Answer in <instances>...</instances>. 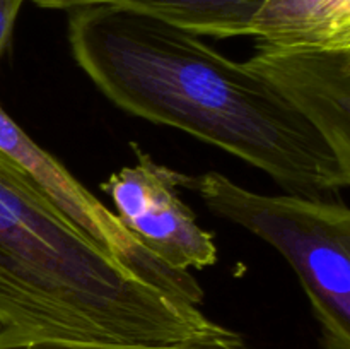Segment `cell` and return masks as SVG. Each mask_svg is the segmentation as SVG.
Segmentation results:
<instances>
[{
  "label": "cell",
  "instance_id": "obj_1",
  "mask_svg": "<svg viewBox=\"0 0 350 349\" xmlns=\"http://www.w3.org/2000/svg\"><path fill=\"white\" fill-rule=\"evenodd\" d=\"M67 12L72 57L123 112L239 157L286 194L335 198L350 185V166L320 130L269 81L202 36L122 7Z\"/></svg>",
  "mask_w": 350,
  "mask_h": 349
},
{
  "label": "cell",
  "instance_id": "obj_5",
  "mask_svg": "<svg viewBox=\"0 0 350 349\" xmlns=\"http://www.w3.org/2000/svg\"><path fill=\"white\" fill-rule=\"evenodd\" d=\"M0 153L19 164L55 205L91 240L146 283L176 294L187 284L183 272L164 266L116 214L84 187L57 157L38 146L0 106Z\"/></svg>",
  "mask_w": 350,
  "mask_h": 349
},
{
  "label": "cell",
  "instance_id": "obj_4",
  "mask_svg": "<svg viewBox=\"0 0 350 349\" xmlns=\"http://www.w3.org/2000/svg\"><path fill=\"white\" fill-rule=\"evenodd\" d=\"M133 151L139 163L101 183L116 218L170 269L188 272L214 266V235L198 226L193 211L178 195L181 173L157 164L135 144Z\"/></svg>",
  "mask_w": 350,
  "mask_h": 349
},
{
  "label": "cell",
  "instance_id": "obj_10",
  "mask_svg": "<svg viewBox=\"0 0 350 349\" xmlns=\"http://www.w3.org/2000/svg\"><path fill=\"white\" fill-rule=\"evenodd\" d=\"M26 0H0V60L12 40L17 16Z\"/></svg>",
  "mask_w": 350,
  "mask_h": 349
},
{
  "label": "cell",
  "instance_id": "obj_6",
  "mask_svg": "<svg viewBox=\"0 0 350 349\" xmlns=\"http://www.w3.org/2000/svg\"><path fill=\"white\" fill-rule=\"evenodd\" d=\"M255 50L243 64L296 106L350 166V50Z\"/></svg>",
  "mask_w": 350,
  "mask_h": 349
},
{
  "label": "cell",
  "instance_id": "obj_7",
  "mask_svg": "<svg viewBox=\"0 0 350 349\" xmlns=\"http://www.w3.org/2000/svg\"><path fill=\"white\" fill-rule=\"evenodd\" d=\"M243 36L277 50H350V0H263Z\"/></svg>",
  "mask_w": 350,
  "mask_h": 349
},
{
  "label": "cell",
  "instance_id": "obj_9",
  "mask_svg": "<svg viewBox=\"0 0 350 349\" xmlns=\"http://www.w3.org/2000/svg\"><path fill=\"white\" fill-rule=\"evenodd\" d=\"M0 349H253L239 332L224 325L212 324L211 327L183 339L161 346H111L88 344V342L57 341V339L33 337L0 331Z\"/></svg>",
  "mask_w": 350,
  "mask_h": 349
},
{
  "label": "cell",
  "instance_id": "obj_2",
  "mask_svg": "<svg viewBox=\"0 0 350 349\" xmlns=\"http://www.w3.org/2000/svg\"><path fill=\"white\" fill-rule=\"evenodd\" d=\"M214 320L91 242L0 153V331L57 341L161 346Z\"/></svg>",
  "mask_w": 350,
  "mask_h": 349
},
{
  "label": "cell",
  "instance_id": "obj_3",
  "mask_svg": "<svg viewBox=\"0 0 350 349\" xmlns=\"http://www.w3.org/2000/svg\"><path fill=\"white\" fill-rule=\"evenodd\" d=\"M211 212L273 246L297 274L323 349H350V211L335 198L265 195L217 171L181 173Z\"/></svg>",
  "mask_w": 350,
  "mask_h": 349
},
{
  "label": "cell",
  "instance_id": "obj_8",
  "mask_svg": "<svg viewBox=\"0 0 350 349\" xmlns=\"http://www.w3.org/2000/svg\"><path fill=\"white\" fill-rule=\"evenodd\" d=\"M38 7L70 10L85 5H111L147 14L197 36L217 40L243 36L250 17L263 0H33Z\"/></svg>",
  "mask_w": 350,
  "mask_h": 349
}]
</instances>
